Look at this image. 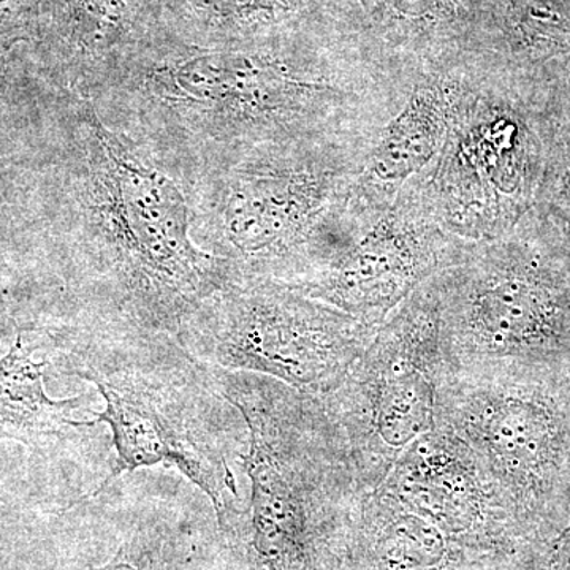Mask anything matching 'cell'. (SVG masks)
<instances>
[{"label":"cell","mask_w":570,"mask_h":570,"mask_svg":"<svg viewBox=\"0 0 570 570\" xmlns=\"http://www.w3.org/2000/svg\"><path fill=\"white\" fill-rule=\"evenodd\" d=\"M534 570H570V509L568 523L535 557Z\"/></svg>","instance_id":"cell-17"},{"label":"cell","mask_w":570,"mask_h":570,"mask_svg":"<svg viewBox=\"0 0 570 570\" xmlns=\"http://www.w3.org/2000/svg\"><path fill=\"white\" fill-rule=\"evenodd\" d=\"M412 89L317 20L246 43L132 45L88 100L186 187L266 146L374 137Z\"/></svg>","instance_id":"cell-1"},{"label":"cell","mask_w":570,"mask_h":570,"mask_svg":"<svg viewBox=\"0 0 570 570\" xmlns=\"http://www.w3.org/2000/svg\"><path fill=\"white\" fill-rule=\"evenodd\" d=\"M328 11L371 61L412 88L485 51V0H330Z\"/></svg>","instance_id":"cell-12"},{"label":"cell","mask_w":570,"mask_h":570,"mask_svg":"<svg viewBox=\"0 0 570 570\" xmlns=\"http://www.w3.org/2000/svg\"><path fill=\"white\" fill-rule=\"evenodd\" d=\"M209 373L247 428L238 463L249 482V505L236 508L224 523L246 521L250 568H335L365 493L324 403L262 374L219 367Z\"/></svg>","instance_id":"cell-3"},{"label":"cell","mask_w":570,"mask_h":570,"mask_svg":"<svg viewBox=\"0 0 570 570\" xmlns=\"http://www.w3.org/2000/svg\"><path fill=\"white\" fill-rule=\"evenodd\" d=\"M543 92L485 61L459 71L444 145L414 178L450 235L493 242L534 209L543 170Z\"/></svg>","instance_id":"cell-7"},{"label":"cell","mask_w":570,"mask_h":570,"mask_svg":"<svg viewBox=\"0 0 570 570\" xmlns=\"http://www.w3.org/2000/svg\"><path fill=\"white\" fill-rule=\"evenodd\" d=\"M434 283L450 362L570 356V242L534 209Z\"/></svg>","instance_id":"cell-8"},{"label":"cell","mask_w":570,"mask_h":570,"mask_svg":"<svg viewBox=\"0 0 570 570\" xmlns=\"http://www.w3.org/2000/svg\"><path fill=\"white\" fill-rule=\"evenodd\" d=\"M449 366L433 277L385 318L365 354L321 400L363 493L376 490L404 450L436 428Z\"/></svg>","instance_id":"cell-10"},{"label":"cell","mask_w":570,"mask_h":570,"mask_svg":"<svg viewBox=\"0 0 570 570\" xmlns=\"http://www.w3.org/2000/svg\"><path fill=\"white\" fill-rule=\"evenodd\" d=\"M51 223L69 324L179 341L195 314L239 283L197 245L181 184L69 96L56 116Z\"/></svg>","instance_id":"cell-2"},{"label":"cell","mask_w":570,"mask_h":570,"mask_svg":"<svg viewBox=\"0 0 570 570\" xmlns=\"http://www.w3.org/2000/svg\"><path fill=\"white\" fill-rule=\"evenodd\" d=\"M374 137L266 146L183 187L197 245L242 281L294 285L328 261L335 212Z\"/></svg>","instance_id":"cell-5"},{"label":"cell","mask_w":570,"mask_h":570,"mask_svg":"<svg viewBox=\"0 0 570 570\" xmlns=\"http://www.w3.org/2000/svg\"><path fill=\"white\" fill-rule=\"evenodd\" d=\"M59 340L67 343L71 374L104 397V411H91L85 425L105 423L112 434L116 459L91 498L126 472L174 469L212 501L220 527L242 502L228 460L243 450L228 444L227 401L214 387L209 367L168 336L67 324Z\"/></svg>","instance_id":"cell-4"},{"label":"cell","mask_w":570,"mask_h":570,"mask_svg":"<svg viewBox=\"0 0 570 570\" xmlns=\"http://www.w3.org/2000/svg\"><path fill=\"white\" fill-rule=\"evenodd\" d=\"M543 170L534 212L570 242V67L546 85Z\"/></svg>","instance_id":"cell-16"},{"label":"cell","mask_w":570,"mask_h":570,"mask_svg":"<svg viewBox=\"0 0 570 570\" xmlns=\"http://www.w3.org/2000/svg\"><path fill=\"white\" fill-rule=\"evenodd\" d=\"M459 71L420 80L403 108L379 130L344 197L348 213L376 223L406 183L433 163L448 134Z\"/></svg>","instance_id":"cell-13"},{"label":"cell","mask_w":570,"mask_h":570,"mask_svg":"<svg viewBox=\"0 0 570 570\" xmlns=\"http://www.w3.org/2000/svg\"><path fill=\"white\" fill-rule=\"evenodd\" d=\"M33 351L20 330L13 346L0 358V441L39 445L66 436L71 428L86 426L85 420L73 419L86 396L52 400L45 390L48 363L36 362Z\"/></svg>","instance_id":"cell-15"},{"label":"cell","mask_w":570,"mask_h":570,"mask_svg":"<svg viewBox=\"0 0 570 570\" xmlns=\"http://www.w3.org/2000/svg\"><path fill=\"white\" fill-rule=\"evenodd\" d=\"M377 330L288 285L242 281L209 299L179 343L202 365L262 374L322 400Z\"/></svg>","instance_id":"cell-9"},{"label":"cell","mask_w":570,"mask_h":570,"mask_svg":"<svg viewBox=\"0 0 570 570\" xmlns=\"http://www.w3.org/2000/svg\"><path fill=\"white\" fill-rule=\"evenodd\" d=\"M436 425L471 449L527 534L568 519L570 356L450 362Z\"/></svg>","instance_id":"cell-6"},{"label":"cell","mask_w":570,"mask_h":570,"mask_svg":"<svg viewBox=\"0 0 570 570\" xmlns=\"http://www.w3.org/2000/svg\"><path fill=\"white\" fill-rule=\"evenodd\" d=\"M466 246L438 224L412 178L346 249L288 287L379 328L420 285L455 265Z\"/></svg>","instance_id":"cell-11"},{"label":"cell","mask_w":570,"mask_h":570,"mask_svg":"<svg viewBox=\"0 0 570 570\" xmlns=\"http://www.w3.org/2000/svg\"><path fill=\"white\" fill-rule=\"evenodd\" d=\"M482 61L546 91L570 67V0H485Z\"/></svg>","instance_id":"cell-14"},{"label":"cell","mask_w":570,"mask_h":570,"mask_svg":"<svg viewBox=\"0 0 570 570\" xmlns=\"http://www.w3.org/2000/svg\"><path fill=\"white\" fill-rule=\"evenodd\" d=\"M91 570H154L151 551L138 550V547H122L111 562Z\"/></svg>","instance_id":"cell-18"}]
</instances>
